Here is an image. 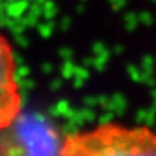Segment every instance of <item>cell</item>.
I'll return each instance as SVG.
<instances>
[{
  "instance_id": "cell-3",
  "label": "cell",
  "mask_w": 156,
  "mask_h": 156,
  "mask_svg": "<svg viewBox=\"0 0 156 156\" xmlns=\"http://www.w3.org/2000/svg\"><path fill=\"white\" fill-rule=\"evenodd\" d=\"M23 113L22 88L17 75L15 49L0 32V132Z\"/></svg>"
},
{
  "instance_id": "cell-2",
  "label": "cell",
  "mask_w": 156,
  "mask_h": 156,
  "mask_svg": "<svg viewBox=\"0 0 156 156\" xmlns=\"http://www.w3.org/2000/svg\"><path fill=\"white\" fill-rule=\"evenodd\" d=\"M64 137L39 114L22 113L0 132V156H61Z\"/></svg>"
},
{
  "instance_id": "cell-1",
  "label": "cell",
  "mask_w": 156,
  "mask_h": 156,
  "mask_svg": "<svg viewBox=\"0 0 156 156\" xmlns=\"http://www.w3.org/2000/svg\"><path fill=\"white\" fill-rule=\"evenodd\" d=\"M61 156H156V132L147 126L100 123L65 136Z\"/></svg>"
}]
</instances>
